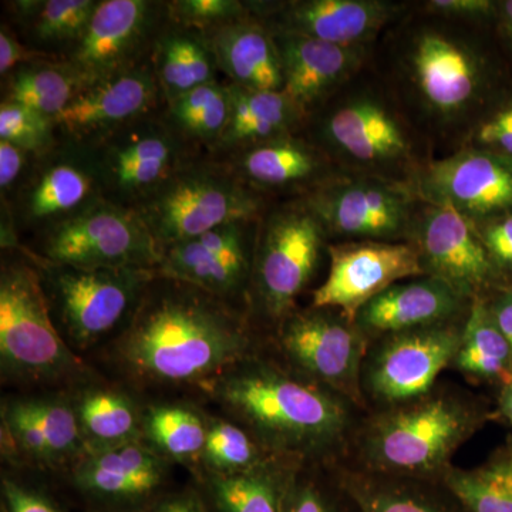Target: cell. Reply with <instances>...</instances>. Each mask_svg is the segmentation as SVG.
I'll return each instance as SVG.
<instances>
[{"mask_svg":"<svg viewBox=\"0 0 512 512\" xmlns=\"http://www.w3.org/2000/svg\"><path fill=\"white\" fill-rule=\"evenodd\" d=\"M99 168L103 197L136 208L200 150L171 127L164 107L89 144Z\"/></svg>","mask_w":512,"mask_h":512,"instance_id":"9","label":"cell"},{"mask_svg":"<svg viewBox=\"0 0 512 512\" xmlns=\"http://www.w3.org/2000/svg\"><path fill=\"white\" fill-rule=\"evenodd\" d=\"M2 456L13 467L67 470L86 454L69 390L2 402Z\"/></svg>","mask_w":512,"mask_h":512,"instance_id":"13","label":"cell"},{"mask_svg":"<svg viewBox=\"0 0 512 512\" xmlns=\"http://www.w3.org/2000/svg\"><path fill=\"white\" fill-rule=\"evenodd\" d=\"M164 96L154 60L82 87L55 119L57 137L96 143L111 131L163 109Z\"/></svg>","mask_w":512,"mask_h":512,"instance_id":"19","label":"cell"},{"mask_svg":"<svg viewBox=\"0 0 512 512\" xmlns=\"http://www.w3.org/2000/svg\"><path fill=\"white\" fill-rule=\"evenodd\" d=\"M153 60L164 101L217 80L211 47L197 30L168 22L158 37Z\"/></svg>","mask_w":512,"mask_h":512,"instance_id":"36","label":"cell"},{"mask_svg":"<svg viewBox=\"0 0 512 512\" xmlns=\"http://www.w3.org/2000/svg\"><path fill=\"white\" fill-rule=\"evenodd\" d=\"M87 512H92V511H87Z\"/></svg>","mask_w":512,"mask_h":512,"instance_id":"54","label":"cell"},{"mask_svg":"<svg viewBox=\"0 0 512 512\" xmlns=\"http://www.w3.org/2000/svg\"><path fill=\"white\" fill-rule=\"evenodd\" d=\"M228 165L252 190L285 191L306 188L305 194L329 180V163L315 144L295 134L272 138L212 156Z\"/></svg>","mask_w":512,"mask_h":512,"instance_id":"26","label":"cell"},{"mask_svg":"<svg viewBox=\"0 0 512 512\" xmlns=\"http://www.w3.org/2000/svg\"><path fill=\"white\" fill-rule=\"evenodd\" d=\"M338 484L359 512H466L454 498L451 503L440 497L429 481L345 470Z\"/></svg>","mask_w":512,"mask_h":512,"instance_id":"32","label":"cell"},{"mask_svg":"<svg viewBox=\"0 0 512 512\" xmlns=\"http://www.w3.org/2000/svg\"><path fill=\"white\" fill-rule=\"evenodd\" d=\"M3 512H66L52 494L18 476L3 473Z\"/></svg>","mask_w":512,"mask_h":512,"instance_id":"45","label":"cell"},{"mask_svg":"<svg viewBox=\"0 0 512 512\" xmlns=\"http://www.w3.org/2000/svg\"><path fill=\"white\" fill-rule=\"evenodd\" d=\"M503 22L505 33L512 45V0L503 3Z\"/></svg>","mask_w":512,"mask_h":512,"instance_id":"53","label":"cell"},{"mask_svg":"<svg viewBox=\"0 0 512 512\" xmlns=\"http://www.w3.org/2000/svg\"><path fill=\"white\" fill-rule=\"evenodd\" d=\"M168 22L167 2L99 0L82 39L59 60L83 87L99 82L153 59Z\"/></svg>","mask_w":512,"mask_h":512,"instance_id":"11","label":"cell"},{"mask_svg":"<svg viewBox=\"0 0 512 512\" xmlns=\"http://www.w3.org/2000/svg\"><path fill=\"white\" fill-rule=\"evenodd\" d=\"M319 134L328 147L366 165L394 164L409 157V140L392 111L372 97H356L330 110Z\"/></svg>","mask_w":512,"mask_h":512,"instance_id":"25","label":"cell"},{"mask_svg":"<svg viewBox=\"0 0 512 512\" xmlns=\"http://www.w3.org/2000/svg\"><path fill=\"white\" fill-rule=\"evenodd\" d=\"M498 413L512 429V379L498 389Z\"/></svg>","mask_w":512,"mask_h":512,"instance_id":"52","label":"cell"},{"mask_svg":"<svg viewBox=\"0 0 512 512\" xmlns=\"http://www.w3.org/2000/svg\"><path fill=\"white\" fill-rule=\"evenodd\" d=\"M0 372L22 387L72 389L92 379L82 356L60 335L42 274L25 251L3 256L0 271Z\"/></svg>","mask_w":512,"mask_h":512,"instance_id":"4","label":"cell"},{"mask_svg":"<svg viewBox=\"0 0 512 512\" xmlns=\"http://www.w3.org/2000/svg\"><path fill=\"white\" fill-rule=\"evenodd\" d=\"M326 235L356 241H392L413 227L403 188L376 178L329 180L303 195Z\"/></svg>","mask_w":512,"mask_h":512,"instance_id":"18","label":"cell"},{"mask_svg":"<svg viewBox=\"0 0 512 512\" xmlns=\"http://www.w3.org/2000/svg\"><path fill=\"white\" fill-rule=\"evenodd\" d=\"M441 485L466 512H512V437L480 466L451 467Z\"/></svg>","mask_w":512,"mask_h":512,"instance_id":"38","label":"cell"},{"mask_svg":"<svg viewBox=\"0 0 512 512\" xmlns=\"http://www.w3.org/2000/svg\"><path fill=\"white\" fill-rule=\"evenodd\" d=\"M471 301L433 276L397 282L360 309L355 325L367 338L456 322Z\"/></svg>","mask_w":512,"mask_h":512,"instance_id":"24","label":"cell"},{"mask_svg":"<svg viewBox=\"0 0 512 512\" xmlns=\"http://www.w3.org/2000/svg\"><path fill=\"white\" fill-rule=\"evenodd\" d=\"M423 191L474 225L512 214V158L485 148L460 151L431 165Z\"/></svg>","mask_w":512,"mask_h":512,"instance_id":"21","label":"cell"},{"mask_svg":"<svg viewBox=\"0 0 512 512\" xmlns=\"http://www.w3.org/2000/svg\"><path fill=\"white\" fill-rule=\"evenodd\" d=\"M229 83L259 92H282L281 57L271 30L254 15L202 33Z\"/></svg>","mask_w":512,"mask_h":512,"instance_id":"28","label":"cell"},{"mask_svg":"<svg viewBox=\"0 0 512 512\" xmlns=\"http://www.w3.org/2000/svg\"><path fill=\"white\" fill-rule=\"evenodd\" d=\"M143 441L168 463L198 473L205 441L207 413L188 403H151L143 407Z\"/></svg>","mask_w":512,"mask_h":512,"instance_id":"35","label":"cell"},{"mask_svg":"<svg viewBox=\"0 0 512 512\" xmlns=\"http://www.w3.org/2000/svg\"><path fill=\"white\" fill-rule=\"evenodd\" d=\"M336 490L312 467L299 464L286 487L281 512H345Z\"/></svg>","mask_w":512,"mask_h":512,"instance_id":"43","label":"cell"},{"mask_svg":"<svg viewBox=\"0 0 512 512\" xmlns=\"http://www.w3.org/2000/svg\"><path fill=\"white\" fill-rule=\"evenodd\" d=\"M369 338L338 311H293L276 328V346L296 375L339 394L349 403H365L362 375Z\"/></svg>","mask_w":512,"mask_h":512,"instance_id":"10","label":"cell"},{"mask_svg":"<svg viewBox=\"0 0 512 512\" xmlns=\"http://www.w3.org/2000/svg\"><path fill=\"white\" fill-rule=\"evenodd\" d=\"M107 360L137 389H197L249 357L258 343L247 312L197 286L156 275Z\"/></svg>","mask_w":512,"mask_h":512,"instance_id":"1","label":"cell"},{"mask_svg":"<svg viewBox=\"0 0 512 512\" xmlns=\"http://www.w3.org/2000/svg\"><path fill=\"white\" fill-rule=\"evenodd\" d=\"M409 67L420 96L441 116L463 113L483 92L480 57L443 33H420L410 50Z\"/></svg>","mask_w":512,"mask_h":512,"instance_id":"23","label":"cell"},{"mask_svg":"<svg viewBox=\"0 0 512 512\" xmlns=\"http://www.w3.org/2000/svg\"><path fill=\"white\" fill-rule=\"evenodd\" d=\"M9 5L32 49L60 59L82 39L99 0H19Z\"/></svg>","mask_w":512,"mask_h":512,"instance_id":"33","label":"cell"},{"mask_svg":"<svg viewBox=\"0 0 512 512\" xmlns=\"http://www.w3.org/2000/svg\"><path fill=\"white\" fill-rule=\"evenodd\" d=\"M228 86L231 117L224 136L210 156H222L251 144L295 134L306 117L284 92H259L231 83Z\"/></svg>","mask_w":512,"mask_h":512,"instance_id":"30","label":"cell"},{"mask_svg":"<svg viewBox=\"0 0 512 512\" xmlns=\"http://www.w3.org/2000/svg\"><path fill=\"white\" fill-rule=\"evenodd\" d=\"M32 258L60 335L82 357L127 325L156 278L153 269H82Z\"/></svg>","mask_w":512,"mask_h":512,"instance_id":"6","label":"cell"},{"mask_svg":"<svg viewBox=\"0 0 512 512\" xmlns=\"http://www.w3.org/2000/svg\"><path fill=\"white\" fill-rule=\"evenodd\" d=\"M429 8L444 15L476 18L493 12L495 3L490 0H433Z\"/></svg>","mask_w":512,"mask_h":512,"instance_id":"51","label":"cell"},{"mask_svg":"<svg viewBox=\"0 0 512 512\" xmlns=\"http://www.w3.org/2000/svg\"><path fill=\"white\" fill-rule=\"evenodd\" d=\"M501 285L512 286V214L474 225Z\"/></svg>","mask_w":512,"mask_h":512,"instance_id":"44","label":"cell"},{"mask_svg":"<svg viewBox=\"0 0 512 512\" xmlns=\"http://www.w3.org/2000/svg\"><path fill=\"white\" fill-rule=\"evenodd\" d=\"M325 238V229L302 200L265 211L256 235L249 309L278 328L318 271Z\"/></svg>","mask_w":512,"mask_h":512,"instance_id":"7","label":"cell"},{"mask_svg":"<svg viewBox=\"0 0 512 512\" xmlns=\"http://www.w3.org/2000/svg\"><path fill=\"white\" fill-rule=\"evenodd\" d=\"M50 59H56V57L45 55L32 47L23 45L8 26L2 25V29H0V74L2 77L9 76L10 73L25 64Z\"/></svg>","mask_w":512,"mask_h":512,"instance_id":"48","label":"cell"},{"mask_svg":"<svg viewBox=\"0 0 512 512\" xmlns=\"http://www.w3.org/2000/svg\"><path fill=\"white\" fill-rule=\"evenodd\" d=\"M488 419L483 402L440 387L412 402L377 409L357 434L360 467L380 476L441 483L458 448Z\"/></svg>","mask_w":512,"mask_h":512,"instance_id":"3","label":"cell"},{"mask_svg":"<svg viewBox=\"0 0 512 512\" xmlns=\"http://www.w3.org/2000/svg\"><path fill=\"white\" fill-rule=\"evenodd\" d=\"M0 140L9 141L35 157L43 156L59 143L55 120L5 100L0 104Z\"/></svg>","mask_w":512,"mask_h":512,"instance_id":"41","label":"cell"},{"mask_svg":"<svg viewBox=\"0 0 512 512\" xmlns=\"http://www.w3.org/2000/svg\"><path fill=\"white\" fill-rule=\"evenodd\" d=\"M328 252L329 275L313 292L311 306L338 311L353 323L360 309L390 286L426 275L413 244L366 239L330 245Z\"/></svg>","mask_w":512,"mask_h":512,"instance_id":"17","label":"cell"},{"mask_svg":"<svg viewBox=\"0 0 512 512\" xmlns=\"http://www.w3.org/2000/svg\"><path fill=\"white\" fill-rule=\"evenodd\" d=\"M25 251L50 264L82 269L156 271L161 259L160 249L137 211L106 198L46 229L36 249Z\"/></svg>","mask_w":512,"mask_h":512,"instance_id":"8","label":"cell"},{"mask_svg":"<svg viewBox=\"0 0 512 512\" xmlns=\"http://www.w3.org/2000/svg\"><path fill=\"white\" fill-rule=\"evenodd\" d=\"M426 275L440 279L473 302L501 281L473 222L447 204H433L416 225V244Z\"/></svg>","mask_w":512,"mask_h":512,"instance_id":"20","label":"cell"},{"mask_svg":"<svg viewBox=\"0 0 512 512\" xmlns=\"http://www.w3.org/2000/svg\"><path fill=\"white\" fill-rule=\"evenodd\" d=\"M272 32V30H271ZM284 74V92L303 111L311 113L360 64V47L332 45L293 33L272 32Z\"/></svg>","mask_w":512,"mask_h":512,"instance_id":"27","label":"cell"},{"mask_svg":"<svg viewBox=\"0 0 512 512\" xmlns=\"http://www.w3.org/2000/svg\"><path fill=\"white\" fill-rule=\"evenodd\" d=\"M258 221H232L161 252L156 275L248 306Z\"/></svg>","mask_w":512,"mask_h":512,"instance_id":"16","label":"cell"},{"mask_svg":"<svg viewBox=\"0 0 512 512\" xmlns=\"http://www.w3.org/2000/svg\"><path fill=\"white\" fill-rule=\"evenodd\" d=\"M298 461L276 458L234 476L198 478L211 512H281L286 487Z\"/></svg>","mask_w":512,"mask_h":512,"instance_id":"31","label":"cell"},{"mask_svg":"<svg viewBox=\"0 0 512 512\" xmlns=\"http://www.w3.org/2000/svg\"><path fill=\"white\" fill-rule=\"evenodd\" d=\"M276 458L244 427L228 417L207 413V441L197 478L234 476L265 466Z\"/></svg>","mask_w":512,"mask_h":512,"instance_id":"40","label":"cell"},{"mask_svg":"<svg viewBox=\"0 0 512 512\" xmlns=\"http://www.w3.org/2000/svg\"><path fill=\"white\" fill-rule=\"evenodd\" d=\"M35 156L9 141L0 140V188L2 195L16 190L32 167Z\"/></svg>","mask_w":512,"mask_h":512,"instance_id":"46","label":"cell"},{"mask_svg":"<svg viewBox=\"0 0 512 512\" xmlns=\"http://www.w3.org/2000/svg\"><path fill=\"white\" fill-rule=\"evenodd\" d=\"M451 366L471 382L498 389L512 379L511 348L498 329L485 296L471 302Z\"/></svg>","mask_w":512,"mask_h":512,"instance_id":"34","label":"cell"},{"mask_svg":"<svg viewBox=\"0 0 512 512\" xmlns=\"http://www.w3.org/2000/svg\"><path fill=\"white\" fill-rule=\"evenodd\" d=\"M249 8L272 32L346 47L372 39L397 12V5L382 0H293L275 6L249 3Z\"/></svg>","mask_w":512,"mask_h":512,"instance_id":"22","label":"cell"},{"mask_svg":"<svg viewBox=\"0 0 512 512\" xmlns=\"http://www.w3.org/2000/svg\"><path fill=\"white\" fill-rule=\"evenodd\" d=\"M143 512H211L200 487L170 490Z\"/></svg>","mask_w":512,"mask_h":512,"instance_id":"49","label":"cell"},{"mask_svg":"<svg viewBox=\"0 0 512 512\" xmlns=\"http://www.w3.org/2000/svg\"><path fill=\"white\" fill-rule=\"evenodd\" d=\"M82 87V80L62 60H40L9 74L3 100L55 120Z\"/></svg>","mask_w":512,"mask_h":512,"instance_id":"39","label":"cell"},{"mask_svg":"<svg viewBox=\"0 0 512 512\" xmlns=\"http://www.w3.org/2000/svg\"><path fill=\"white\" fill-rule=\"evenodd\" d=\"M15 191L16 225L19 222L40 234L104 198L90 147L60 140L52 150L35 158Z\"/></svg>","mask_w":512,"mask_h":512,"instance_id":"15","label":"cell"},{"mask_svg":"<svg viewBox=\"0 0 512 512\" xmlns=\"http://www.w3.org/2000/svg\"><path fill=\"white\" fill-rule=\"evenodd\" d=\"M67 473L92 512H143L170 491V463L143 440L86 451Z\"/></svg>","mask_w":512,"mask_h":512,"instance_id":"14","label":"cell"},{"mask_svg":"<svg viewBox=\"0 0 512 512\" xmlns=\"http://www.w3.org/2000/svg\"><path fill=\"white\" fill-rule=\"evenodd\" d=\"M463 326L451 322L379 338L363 365L365 399L386 409L436 389L440 373L453 363Z\"/></svg>","mask_w":512,"mask_h":512,"instance_id":"12","label":"cell"},{"mask_svg":"<svg viewBox=\"0 0 512 512\" xmlns=\"http://www.w3.org/2000/svg\"><path fill=\"white\" fill-rule=\"evenodd\" d=\"M69 392L87 451L143 440V407L126 390L87 379Z\"/></svg>","mask_w":512,"mask_h":512,"instance_id":"29","label":"cell"},{"mask_svg":"<svg viewBox=\"0 0 512 512\" xmlns=\"http://www.w3.org/2000/svg\"><path fill=\"white\" fill-rule=\"evenodd\" d=\"M134 211L163 252L228 222L261 220L265 201L227 164L201 154L175 171Z\"/></svg>","mask_w":512,"mask_h":512,"instance_id":"5","label":"cell"},{"mask_svg":"<svg viewBox=\"0 0 512 512\" xmlns=\"http://www.w3.org/2000/svg\"><path fill=\"white\" fill-rule=\"evenodd\" d=\"M477 140L485 150L512 158V101L485 121L478 130Z\"/></svg>","mask_w":512,"mask_h":512,"instance_id":"47","label":"cell"},{"mask_svg":"<svg viewBox=\"0 0 512 512\" xmlns=\"http://www.w3.org/2000/svg\"><path fill=\"white\" fill-rule=\"evenodd\" d=\"M488 308L512 352V286H500L488 293Z\"/></svg>","mask_w":512,"mask_h":512,"instance_id":"50","label":"cell"},{"mask_svg":"<svg viewBox=\"0 0 512 512\" xmlns=\"http://www.w3.org/2000/svg\"><path fill=\"white\" fill-rule=\"evenodd\" d=\"M164 116L190 146L204 154L214 153L231 117L228 83L215 80L165 100Z\"/></svg>","mask_w":512,"mask_h":512,"instance_id":"37","label":"cell"},{"mask_svg":"<svg viewBox=\"0 0 512 512\" xmlns=\"http://www.w3.org/2000/svg\"><path fill=\"white\" fill-rule=\"evenodd\" d=\"M167 13L175 26L208 33L247 18L251 8L239 0H173L167 2Z\"/></svg>","mask_w":512,"mask_h":512,"instance_id":"42","label":"cell"},{"mask_svg":"<svg viewBox=\"0 0 512 512\" xmlns=\"http://www.w3.org/2000/svg\"><path fill=\"white\" fill-rule=\"evenodd\" d=\"M204 394L266 450L302 464L338 451L352 427L348 400L259 353Z\"/></svg>","mask_w":512,"mask_h":512,"instance_id":"2","label":"cell"}]
</instances>
